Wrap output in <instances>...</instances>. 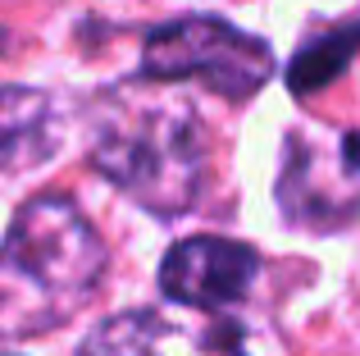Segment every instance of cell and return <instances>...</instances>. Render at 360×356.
Listing matches in <instances>:
<instances>
[{
	"label": "cell",
	"instance_id": "1",
	"mask_svg": "<svg viewBox=\"0 0 360 356\" xmlns=\"http://www.w3.org/2000/svg\"><path fill=\"white\" fill-rule=\"evenodd\" d=\"M91 165L150 215H187L205 187V124L196 106L155 78H132L91 110Z\"/></svg>",
	"mask_w": 360,
	"mask_h": 356
},
{
	"label": "cell",
	"instance_id": "2",
	"mask_svg": "<svg viewBox=\"0 0 360 356\" xmlns=\"http://www.w3.org/2000/svg\"><path fill=\"white\" fill-rule=\"evenodd\" d=\"M105 265V242L69 196L23 201L0 242V343L69 324L101 288Z\"/></svg>",
	"mask_w": 360,
	"mask_h": 356
},
{
	"label": "cell",
	"instance_id": "3",
	"mask_svg": "<svg viewBox=\"0 0 360 356\" xmlns=\"http://www.w3.org/2000/svg\"><path fill=\"white\" fill-rule=\"evenodd\" d=\"M274 51L264 37H251L224 18H174L160 23L141 46V78L187 82L196 78L224 101H246L269 82Z\"/></svg>",
	"mask_w": 360,
	"mask_h": 356
},
{
	"label": "cell",
	"instance_id": "4",
	"mask_svg": "<svg viewBox=\"0 0 360 356\" xmlns=\"http://www.w3.org/2000/svg\"><path fill=\"white\" fill-rule=\"evenodd\" d=\"M78 356H255L246 333L224 315L192 306H141L101 320Z\"/></svg>",
	"mask_w": 360,
	"mask_h": 356
},
{
	"label": "cell",
	"instance_id": "5",
	"mask_svg": "<svg viewBox=\"0 0 360 356\" xmlns=\"http://www.w3.org/2000/svg\"><path fill=\"white\" fill-rule=\"evenodd\" d=\"M255 274H260V256L246 242L201 233V238H183L165 251V260H160V293L174 306L219 315L224 306H238L251 293Z\"/></svg>",
	"mask_w": 360,
	"mask_h": 356
},
{
	"label": "cell",
	"instance_id": "6",
	"mask_svg": "<svg viewBox=\"0 0 360 356\" xmlns=\"http://www.w3.org/2000/svg\"><path fill=\"white\" fill-rule=\"evenodd\" d=\"M64 142V119L51 91L0 87V174H27Z\"/></svg>",
	"mask_w": 360,
	"mask_h": 356
},
{
	"label": "cell",
	"instance_id": "7",
	"mask_svg": "<svg viewBox=\"0 0 360 356\" xmlns=\"http://www.w3.org/2000/svg\"><path fill=\"white\" fill-rule=\"evenodd\" d=\"M278 205H283V220L288 224L328 233V229L352 220L360 196L338 187V183H319L315 151L306 146V137H288V160H283V178H278Z\"/></svg>",
	"mask_w": 360,
	"mask_h": 356
},
{
	"label": "cell",
	"instance_id": "8",
	"mask_svg": "<svg viewBox=\"0 0 360 356\" xmlns=\"http://www.w3.org/2000/svg\"><path fill=\"white\" fill-rule=\"evenodd\" d=\"M356 51H360V23H347V27H338V32L319 37V42H310L306 51L288 64V87L297 91V96H315L319 87H328V82L352 64Z\"/></svg>",
	"mask_w": 360,
	"mask_h": 356
},
{
	"label": "cell",
	"instance_id": "9",
	"mask_svg": "<svg viewBox=\"0 0 360 356\" xmlns=\"http://www.w3.org/2000/svg\"><path fill=\"white\" fill-rule=\"evenodd\" d=\"M342 165H347V174L360 178V133H347L342 137Z\"/></svg>",
	"mask_w": 360,
	"mask_h": 356
},
{
	"label": "cell",
	"instance_id": "10",
	"mask_svg": "<svg viewBox=\"0 0 360 356\" xmlns=\"http://www.w3.org/2000/svg\"><path fill=\"white\" fill-rule=\"evenodd\" d=\"M0 356H9V352H0Z\"/></svg>",
	"mask_w": 360,
	"mask_h": 356
}]
</instances>
